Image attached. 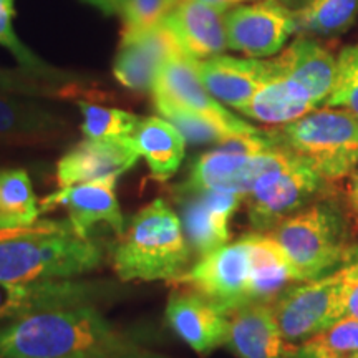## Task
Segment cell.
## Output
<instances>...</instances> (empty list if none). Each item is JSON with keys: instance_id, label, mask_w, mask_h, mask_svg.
Here are the masks:
<instances>
[{"instance_id": "cell-1", "label": "cell", "mask_w": 358, "mask_h": 358, "mask_svg": "<svg viewBox=\"0 0 358 358\" xmlns=\"http://www.w3.org/2000/svg\"><path fill=\"white\" fill-rule=\"evenodd\" d=\"M134 340L95 306L55 308L0 327V358H134Z\"/></svg>"}, {"instance_id": "cell-2", "label": "cell", "mask_w": 358, "mask_h": 358, "mask_svg": "<svg viewBox=\"0 0 358 358\" xmlns=\"http://www.w3.org/2000/svg\"><path fill=\"white\" fill-rule=\"evenodd\" d=\"M268 234L285 252L299 282L320 279L358 259L357 237L337 192L290 214Z\"/></svg>"}, {"instance_id": "cell-3", "label": "cell", "mask_w": 358, "mask_h": 358, "mask_svg": "<svg viewBox=\"0 0 358 358\" xmlns=\"http://www.w3.org/2000/svg\"><path fill=\"white\" fill-rule=\"evenodd\" d=\"M191 254L178 214L163 199H155L118 236L111 261L123 282H171L185 272Z\"/></svg>"}, {"instance_id": "cell-4", "label": "cell", "mask_w": 358, "mask_h": 358, "mask_svg": "<svg viewBox=\"0 0 358 358\" xmlns=\"http://www.w3.org/2000/svg\"><path fill=\"white\" fill-rule=\"evenodd\" d=\"M101 250L71 224L58 231H35L0 239V282L73 279L101 264Z\"/></svg>"}, {"instance_id": "cell-5", "label": "cell", "mask_w": 358, "mask_h": 358, "mask_svg": "<svg viewBox=\"0 0 358 358\" xmlns=\"http://www.w3.org/2000/svg\"><path fill=\"white\" fill-rule=\"evenodd\" d=\"M268 131L277 145L302 156L329 185L338 187L358 168V116L345 110L315 108Z\"/></svg>"}, {"instance_id": "cell-6", "label": "cell", "mask_w": 358, "mask_h": 358, "mask_svg": "<svg viewBox=\"0 0 358 358\" xmlns=\"http://www.w3.org/2000/svg\"><path fill=\"white\" fill-rule=\"evenodd\" d=\"M337 191L308 161L290 153L280 166L257 179L244 201L250 226L257 232H271L290 214Z\"/></svg>"}, {"instance_id": "cell-7", "label": "cell", "mask_w": 358, "mask_h": 358, "mask_svg": "<svg viewBox=\"0 0 358 358\" xmlns=\"http://www.w3.org/2000/svg\"><path fill=\"white\" fill-rule=\"evenodd\" d=\"M342 285L343 272L338 268L320 279L297 282L285 289L272 303L285 342L302 343L345 317Z\"/></svg>"}, {"instance_id": "cell-8", "label": "cell", "mask_w": 358, "mask_h": 358, "mask_svg": "<svg viewBox=\"0 0 358 358\" xmlns=\"http://www.w3.org/2000/svg\"><path fill=\"white\" fill-rule=\"evenodd\" d=\"M171 284L199 294L226 313L252 302L250 254L244 236L199 257L194 266L173 279Z\"/></svg>"}, {"instance_id": "cell-9", "label": "cell", "mask_w": 358, "mask_h": 358, "mask_svg": "<svg viewBox=\"0 0 358 358\" xmlns=\"http://www.w3.org/2000/svg\"><path fill=\"white\" fill-rule=\"evenodd\" d=\"M229 48L249 58L275 57L297 34L295 12L277 0H257L224 13Z\"/></svg>"}, {"instance_id": "cell-10", "label": "cell", "mask_w": 358, "mask_h": 358, "mask_svg": "<svg viewBox=\"0 0 358 358\" xmlns=\"http://www.w3.org/2000/svg\"><path fill=\"white\" fill-rule=\"evenodd\" d=\"M292 151L284 146L272 148L256 155L229 153L211 150L192 161L189 174L182 187L211 189L248 196L262 174L280 166Z\"/></svg>"}, {"instance_id": "cell-11", "label": "cell", "mask_w": 358, "mask_h": 358, "mask_svg": "<svg viewBox=\"0 0 358 358\" xmlns=\"http://www.w3.org/2000/svg\"><path fill=\"white\" fill-rule=\"evenodd\" d=\"M181 224L191 252L198 257L229 243V221L245 199L241 194L176 186Z\"/></svg>"}, {"instance_id": "cell-12", "label": "cell", "mask_w": 358, "mask_h": 358, "mask_svg": "<svg viewBox=\"0 0 358 358\" xmlns=\"http://www.w3.org/2000/svg\"><path fill=\"white\" fill-rule=\"evenodd\" d=\"M110 294H113L110 285L96 280L50 279L25 284L0 282V320H13L55 308L93 306Z\"/></svg>"}, {"instance_id": "cell-13", "label": "cell", "mask_w": 358, "mask_h": 358, "mask_svg": "<svg viewBox=\"0 0 358 358\" xmlns=\"http://www.w3.org/2000/svg\"><path fill=\"white\" fill-rule=\"evenodd\" d=\"M116 181L118 178H105L58 187L40 201V213L65 208L71 227L83 239H88L96 224H108L116 236H122L127 227L115 192Z\"/></svg>"}, {"instance_id": "cell-14", "label": "cell", "mask_w": 358, "mask_h": 358, "mask_svg": "<svg viewBox=\"0 0 358 358\" xmlns=\"http://www.w3.org/2000/svg\"><path fill=\"white\" fill-rule=\"evenodd\" d=\"M140 153L133 136L83 140L75 145L57 163L55 179L58 187L78 182L120 178L136 164Z\"/></svg>"}, {"instance_id": "cell-15", "label": "cell", "mask_w": 358, "mask_h": 358, "mask_svg": "<svg viewBox=\"0 0 358 358\" xmlns=\"http://www.w3.org/2000/svg\"><path fill=\"white\" fill-rule=\"evenodd\" d=\"M182 53L185 52L171 30L166 24H161L148 32L122 37L113 64V75L124 88L133 92H151L161 66Z\"/></svg>"}, {"instance_id": "cell-16", "label": "cell", "mask_w": 358, "mask_h": 358, "mask_svg": "<svg viewBox=\"0 0 358 358\" xmlns=\"http://www.w3.org/2000/svg\"><path fill=\"white\" fill-rule=\"evenodd\" d=\"M201 82L222 105L243 111L257 88L271 77L274 66L271 60L261 58H237L217 55L196 60Z\"/></svg>"}, {"instance_id": "cell-17", "label": "cell", "mask_w": 358, "mask_h": 358, "mask_svg": "<svg viewBox=\"0 0 358 358\" xmlns=\"http://www.w3.org/2000/svg\"><path fill=\"white\" fill-rule=\"evenodd\" d=\"M168 325L199 355L226 345L229 315L192 290L173 292L166 306Z\"/></svg>"}, {"instance_id": "cell-18", "label": "cell", "mask_w": 358, "mask_h": 358, "mask_svg": "<svg viewBox=\"0 0 358 358\" xmlns=\"http://www.w3.org/2000/svg\"><path fill=\"white\" fill-rule=\"evenodd\" d=\"M151 95L156 110L179 108L219 120L236 118L206 90L196 70V60L185 53L173 57L161 66Z\"/></svg>"}, {"instance_id": "cell-19", "label": "cell", "mask_w": 358, "mask_h": 358, "mask_svg": "<svg viewBox=\"0 0 358 358\" xmlns=\"http://www.w3.org/2000/svg\"><path fill=\"white\" fill-rule=\"evenodd\" d=\"M224 13L198 0H182L169 12L164 24L187 57L206 60L229 50Z\"/></svg>"}, {"instance_id": "cell-20", "label": "cell", "mask_w": 358, "mask_h": 358, "mask_svg": "<svg viewBox=\"0 0 358 358\" xmlns=\"http://www.w3.org/2000/svg\"><path fill=\"white\" fill-rule=\"evenodd\" d=\"M227 315L226 345L237 358H289L292 343L282 337L272 303L249 302Z\"/></svg>"}, {"instance_id": "cell-21", "label": "cell", "mask_w": 358, "mask_h": 358, "mask_svg": "<svg viewBox=\"0 0 358 358\" xmlns=\"http://www.w3.org/2000/svg\"><path fill=\"white\" fill-rule=\"evenodd\" d=\"M69 123L62 115L37 101L0 95V143L37 146L62 140Z\"/></svg>"}, {"instance_id": "cell-22", "label": "cell", "mask_w": 358, "mask_h": 358, "mask_svg": "<svg viewBox=\"0 0 358 358\" xmlns=\"http://www.w3.org/2000/svg\"><path fill=\"white\" fill-rule=\"evenodd\" d=\"M271 62L275 71L302 85L317 106L329 98L337 73V57L319 40L295 38Z\"/></svg>"}, {"instance_id": "cell-23", "label": "cell", "mask_w": 358, "mask_h": 358, "mask_svg": "<svg viewBox=\"0 0 358 358\" xmlns=\"http://www.w3.org/2000/svg\"><path fill=\"white\" fill-rule=\"evenodd\" d=\"M40 208L29 174L24 169H0V231L3 239L35 231H58L70 221L38 222Z\"/></svg>"}, {"instance_id": "cell-24", "label": "cell", "mask_w": 358, "mask_h": 358, "mask_svg": "<svg viewBox=\"0 0 358 358\" xmlns=\"http://www.w3.org/2000/svg\"><path fill=\"white\" fill-rule=\"evenodd\" d=\"M315 108L317 103L312 100L302 85L274 69L271 77L257 88V92L241 113L256 122L284 127V124L297 122L299 118Z\"/></svg>"}, {"instance_id": "cell-25", "label": "cell", "mask_w": 358, "mask_h": 358, "mask_svg": "<svg viewBox=\"0 0 358 358\" xmlns=\"http://www.w3.org/2000/svg\"><path fill=\"white\" fill-rule=\"evenodd\" d=\"M244 239L250 254V299L252 302L274 303L285 289L299 282L297 275L268 232H250Z\"/></svg>"}, {"instance_id": "cell-26", "label": "cell", "mask_w": 358, "mask_h": 358, "mask_svg": "<svg viewBox=\"0 0 358 358\" xmlns=\"http://www.w3.org/2000/svg\"><path fill=\"white\" fill-rule=\"evenodd\" d=\"M133 141L138 153L145 158L151 176L159 182L171 179L185 159V136L166 118H143L133 134Z\"/></svg>"}, {"instance_id": "cell-27", "label": "cell", "mask_w": 358, "mask_h": 358, "mask_svg": "<svg viewBox=\"0 0 358 358\" xmlns=\"http://www.w3.org/2000/svg\"><path fill=\"white\" fill-rule=\"evenodd\" d=\"M289 358H358V319L345 315L301 345L292 343Z\"/></svg>"}, {"instance_id": "cell-28", "label": "cell", "mask_w": 358, "mask_h": 358, "mask_svg": "<svg viewBox=\"0 0 358 358\" xmlns=\"http://www.w3.org/2000/svg\"><path fill=\"white\" fill-rule=\"evenodd\" d=\"M358 17V0H312L295 12L297 34L332 37L347 32Z\"/></svg>"}, {"instance_id": "cell-29", "label": "cell", "mask_w": 358, "mask_h": 358, "mask_svg": "<svg viewBox=\"0 0 358 358\" xmlns=\"http://www.w3.org/2000/svg\"><path fill=\"white\" fill-rule=\"evenodd\" d=\"M82 111V133L90 140H106V138L133 136L141 123V116L120 108L93 105L78 101Z\"/></svg>"}, {"instance_id": "cell-30", "label": "cell", "mask_w": 358, "mask_h": 358, "mask_svg": "<svg viewBox=\"0 0 358 358\" xmlns=\"http://www.w3.org/2000/svg\"><path fill=\"white\" fill-rule=\"evenodd\" d=\"M324 105L358 116V45H348L338 53L335 82Z\"/></svg>"}, {"instance_id": "cell-31", "label": "cell", "mask_w": 358, "mask_h": 358, "mask_svg": "<svg viewBox=\"0 0 358 358\" xmlns=\"http://www.w3.org/2000/svg\"><path fill=\"white\" fill-rule=\"evenodd\" d=\"M174 6L176 0H124L120 13L123 19L122 37H133L164 24Z\"/></svg>"}, {"instance_id": "cell-32", "label": "cell", "mask_w": 358, "mask_h": 358, "mask_svg": "<svg viewBox=\"0 0 358 358\" xmlns=\"http://www.w3.org/2000/svg\"><path fill=\"white\" fill-rule=\"evenodd\" d=\"M13 17H15L13 0H0V45L6 47L27 70L34 71V73L48 75L50 70L47 69V65L37 58V55H34L17 37L15 30H13Z\"/></svg>"}, {"instance_id": "cell-33", "label": "cell", "mask_w": 358, "mask_h": 358, "mask_svg": "<svg viewBox=\"0 0 358 358\" xmlns=\"http://www.w3.org/2000/svg\"><path fill=\"white\" fill-rule=\"evenodd\" d=\"M343 272V313L345 315L355 317L358 319V259L345 267H342Z\"/></svg>"}, {"instance_id": "cell-34", "label": "cell", "mask_w": 358, "mask_h": 358, "mask_svg": "<svg viewBox=\"0 0 358 358\" xmlns=\"http://www.w3.org/2000/svg\"><path fill=\"white\" fill-rule=\"evenodd\" d=\"M343 208H345L347 217L350 221L352 231L358 237V168L348 178V182L343 189Z\"/></svg>"}, {"instance_id": "cell-35", "label": "cell", "mask_w": 358, "mask_h": 358, "mask_svg": "<svg viewBox=\"0 0 358 358\" xmlns=\"http://www.w3.org/2000/svg\"><path fill=\"white\" fill-rule=\"evenodd\" d=\"M82 2L98 8L105 15H120L124 6V0H82Z\"/></svg>"}, {"instance_id": "cell-36", "label": "cell", "mask_w": 358, "mask_h": 358, "mask_svg": "<svg viewBox=\"0 0 358 358\" xmlns=\"http://www.w3.org/2000/svg\"><path fill=\"white\" fill-rule=\"evenodd\" d=\"M198 2H203L206 6H211L221 12L231 10L232 7L241 6V3L245 2V0H198Z\"/></svg>"}, {"instance_id": "cell-37", "label": "cell", "mask_w": 358, "mask_h": 358, "mask_svg": "<svg viewBox=\"0 0 358 358\" xmlns=\"http://www.w3.org/2000/svg\"><path fill=\"white\" fill-rule=\"evenodd\" d=\"M277 2L282 3L284 7H287L289 10L299 12V10H302L303 7H307L312 0H277Z\"/></svg>"}, {"instance_id": "cell-38", "label": "cell", "mask_w": 358, "mask_h": 358, "mask_svg": "<svg viewBox=\"0 0 358 358\" xmlns=\"http://www.w3.org/2000/svg\"><path fill=\"white\" fill-rule=\"evenodd\" d=\"M179 2H182V0H176V3H179Z\"/></svg>"}]
</instances>
